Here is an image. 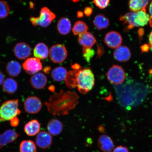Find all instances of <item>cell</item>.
<instances>
[{
	"label": "cell",
	"instance_id": "cell-1",
	"mask_svg": "<svg viewBox=\"0 0 152 152\" xmlns=\"http://www.w3.org/2000/svg\"><path fill=\"white\" fill-rule=\"evenodd\" d=\"M79 98L75 92H65L61 90L51 96L48 102H45V104L48 111L53 115H66L70 110L75 109L78 104Z\"/></svg>",
	"mask_w": 152,
	"mask_h": 152
},
{
	"label": "cell",
	"instance_id": "cell-19",
	"mask_svg": "<svg viewBox=\"0 0 152 152\" xmlns=\"http://www.w3.org/2000/svg\"><path fill=\"white\" fill-rule=\"evenodd\" d=\"M96 39L92 34L86 32L79 35V42L83 47L91 48L96 42Z\"/></svg>",
	"mask_w": 152,
	"mask_h": 152
},
{
	"label": "cell",
	"instance_id": "cell-42",
	"mask_svg": "<svg viewBox=\"0 0 152 152\" xmlns=\"http://www.w3.org/2000/svg\"><path fill=\"white\" fill-rule=\"evenodd\" d=\"M50 69L51 68L50 67L47 66V67H45L43 71L45 73H47L50 72Z\"/></svg>",
	"mask_w": 152,
	"mask_h": 152
},
{
	"label": "cell",
	"instance_id": "cell-21",
	"mask_svg": "<svg viewBox=\"0 0 152 152\" xmlns=\"http://www.w3.org/2000/svg\"><path fill=\"white\" fill-rule=\"evenodd\" d=\"M57 28L59 33L62 35L69 34L71 29V24L69 19L62 18L58 20L57 24Z\"/></svg>",
	"mask_w": 152,
	"mask_h": 152
},
{
	"label": "cell",
	"instance_id": "cell-13",
	"mask_svg": "<svg viewBox=\"0 0 152 152\" xmlns=\"http://www.w3.org/2000/svg\"><path fill=\"white\" fill-rule=\"evenodd\" d=\"M35 140L38 147L42 149H46L52 145L53 139L49 132L42 131L37 134Z\"/></svg>",
	"mask_w": 152,
	"mask_h": 152
},
{
	"label": "cell",
	"instance_id": "cell-43",
	"mask_svg": "<svg viewBox=\"0 0 152 152\" xmlns=\"http://www.w3.org/2000/svg\"><path fill=\"white\" fill-rule=\"evenodd\" d=\"M98 130L99 132H104V129L103 126H102V125H101V126H99Z\"/></svg>",
	"mask_w": 152,
	"mask_h": 152
},
{
	"label": "cell",
	"instance_id": "cell-12",
	"mask_svg": "<svg viewBox=\"0 0 152 152\" xmlns=\"http://www.w3.org/2000/svg\"><path fill=\"white\" fill-rule=\"evenodd\" d=\"M31 53V47L26 43H18L14 47V54L19 59H26L30 56Z\"/></svg>",
	"mask_w": 152,
	"mask_h": 152
},
{
	"label": "cell",
	"instance_id": "cell-31",
	"mask_svg": "<svg viewBox=\"0 0 152 152\" xmlns=\"http://www.w3.org/2000/svg\"><path fill=\"white\" fill-rule=\"evenodd\" d=\"M83 56L87 62H90L91 58L94 56V51L92 48L83 47Z\"/></svg>",
	"mask_w": 152,
	"mask_h": 152
},
{
	"label": "cell",
	"instance_id": "cell-7",
	"mask_svg": "<svg viewBox=\"0 0 152 152\" xmlns=\"http://www.w3.org/2000/svg\"><path fill=\"white\" fill-rule=\"evenodd\" d=\"M67 51L64 45L57 44L53 45L49 50L50 60L55 63H61L67 58Z\"/></svg>",
	"mask_w": 152,
	"mask_h": 152
},
{
	"label": "cell",
	"instance_id": "cell-32",
	"mask_svg": "<svg viewBox=\"0 0 152 152\" xmlns=\"http://www.w3.org/2000/svg\"><path fill=\"white\" fill-rule=\"evenodd\" d=\"M110 0H94L95 5L100 9L106 8L109 5Z\"/></svg>",
	"mask_w": 152,
	"mask_h": 152
},
{
	"label": "cell",
	"instance_id": "cell-18",
	"mask_svg": "<svg viewBox=\"0 0 152 152\" xmlns=\"http://www.w3.org/2000/svg\"><path fill=\"white\" fill-rule=\"evenodd\" d=\"M41 125L37 120L33 119L26 123L24 127L25 132L28 136H33L40 132Z\"/></svg>",
	"mask_w": 152,
	"mask_h": 152
},
{
	"label": "cell",
	"instance_id": "cell-38",
	"mask_svg": "<svg viewBox=\"0 0 152 152\" xmlns=\"http://www.w3.org/2000/svg\"><path fill=\"white\" fill-rule=\"evenodd\" d=\"M4 77L3 73L0 71V85L2 84L4 81Z\"/></svg>",
	"mask_w": 152,
	"mask_h": 152
},
{
	"label": "cell",
	"instance_id": "cell-41",
	"mask_svg": "<svg viewBox=\"0 0 152 152\" xmlns=\"http://www.w3.org/2000/svg\"><path fill=\"white\" fill-rule=\"evenodd\" d=\"M83 14L82 12L81 11H78L77 13V17L78 18H83Z\"/></svg>",
	"mask_w": 152,
	"mask_h": 152
},
{
	"label": "cell",
	"instance_id": "cell-20",
	"mask_svg": "<svg viewBox=\"0 0 152 152\" xmlns=\"http://www.w3.org/2000/svg\"><path fill=\"white\" fill-rule=\"evenodd\" d=\"M33 54L35 58L40 60L46 59L48 57L49 54L48 47L45 43H38L34 48Z\"/></svg>",
	"mask_w": 152,
	"mask_h": 152
},
{
	"label": "cell",
	"instance_id": "cell-24",
	"mask_svg": "<svg viewBox=\"0 0 152 152\" xmlns=\"http://www.w3.org/2000/svg\"><path fill=\"white\" fill-rule=\"evenodd\" d=\"M80 70L73 69L68 72L65 81L68 88L72 89L77 87V76Z\"/></svg>",
	"mask_w": 152,
	"mask_h": 152
},
{
	"label": "cell",
	"instance_id": "cell-23",
	"mask_svg": "<svg viewBox=\"0 0 152 152\" xmlns=\"http://www.w3.org/2000/svg\"><path fill=\"white\" fill-rule=\"evenodd\" d=\"M2 84L3 90L7 94H14L18 90V83L11 78H7L6 79Z\"/></svg>",
	"mask_w": 152,
	"mask_h": 152
},
{
	"label": "cell",
	"instance_id": "cell-4",
	"mask_svg": "<svg viewBox=\"0 0 152 152\" xmlns=\"http://www.w3.org/2000/svg\"><path fill=\"white\" fill-rule=\"evenodd\" d=\"M19 100H11L7 101L0 107V121H10L21 113L18 109Z\"/></svg>",
	"mask_w": 152,
	"mask_h": 152
},
{
	"label": "cell",
	"instance_id": "cell-34",
	"mask_svg": "<svg viewBox=\"0 0 152 152\" xmlns=\"http://www.w3.org/2000/svg\"><path fill=\"white\" fill-rule=\"evenodd\" d=\"M10 121V124L12 127L18 126L19 124V120L17 117L14 118Z\"/></svg>",
	"mask_w": 152,
	"mask_h": 152
},
{
	"label": "cell",
	"instance_id": "cell-40",
	"mask_svg": "<svg viewBox=\"0 0 152 152\" xmlns=\"http://www.w3.org/2000/svg\"><path fill=\"white\" fill-rule=\"evenodd\" d=\"M149 12L150 14V18H151L152 23V1L150 4L149 7Z\"/></svg>",
	"mask_w": 152,
	"mask_h": 152
},
{
	"label": "cell",
	"instance_id": "cell-45",
	"mask_svg": "<svg viewBox=\"0 0 152 152\" xmlns=\"http://www.w3.org/2000/svg\"><path fill=\"white\" fill-rule=\"evenodd\" d=\"M71 1H72L74 2H78L79 1H80V0H71Z\"/></svg>",
	"mask_w": 152,
	"mask_h": 152
},
{
	"label": "cell",
	"instance_id": "cell-11",
	"mask_svg": "<svg viewBox=\"0 0 152 152\" xmlns=\"http://www.w3.org/2000/svg\"><path fill=\"white\" fill-rule=\"evenodd\" d=\"M97 145L101 151L103 152H112L115 146L112 138L105 134H102L99 137Z\"/></svg>",
	"mask_w": 152,
	"mask_h": 152
},
{
	"label": "cell",
	"instance_id": "cell-28",
	"mask_svg": "<svg viewBox=\"0 0 152 152\" xmlns=\"http://www.w3.org/2000/svg\"><path fill=\"white\" fill-rule=\"evenodd\" d=\"M20 152H37V148L34 142L30 140H23L20 142Z\"/></svg>",
	"mask_w": 152,
	"mask_h": 152
},
{
	"label": "cell",
	"instance_id": "cell-33",
	"mask_svg": "<svg viewBox=\"0 0 152 152\" xmlns=\"http://www.w3.org/2000/svg\"><path fill=\"white\" fill-rule=\"evenodd\" d=\"M112 152H129V150L128 147L119 145L114 148Z\"/></svg>",
	"mask_w": 152,
	"mask_h": 152
},
{
	"label": "cell",
	"instance_id": "cell-44",
	"mask_svg": "<svg viewBox=\"0 0 152 152\" xmlns=\"http://www.w3.org/2000/svg\"><path fill=\"white\" fill-rule=\"evenodd\" d=\"M49 90L52 91V92H54L55 90V87L54 86H50L49 87Z\"/></svg>",
	"mask_w": 152,
	"mask_h": 152
},
{
	"label": "cell",
	"instance_id": "cell-27",
	"mask_svg": "<svg viewBox=\"0 0 152 152\" xmlns=\"http://www.w3.org/2000/svg\"><path fill=\"white\" fill-rule=\"evenodd\" d=\"M94 24L98 30L107 28L109 26L110 21L106 17L102 14H99L95 17Z\"/></svg>",
	"mask_w": 152,
	"mask_h": 152
},
{
	"label": "cell",
	"instance_id": "cell-37",
	"mask_svg": "<svg viewBox=\"0 0 152 152\" xmlns=\"http://www.w3.org/2000/svg\"><path fill=\"white\" fill-rule=\"evenodd\" d=\"M150 48L149 45H144L141 47L142 50L143 52H147Z\"/></svg>",
	"mask_w": 152,
	"mask_h": 152
},
{
	"label": "cell",
	"instance_id": "cell-9",
	"mask_svg": "<svg viewBox=\"0 0 152 152\" xmlns=\"http://www.w3.org/2000/svg\"><path fill=\"white\" fill-rule=\"evenodd\" d=\"M25 71L30 75H34L42 69L40 60L36 58H30L26 60L23 64Z\"/></svg>",
	"mask_w": 152,
	"mask_h": 152
},
{
	"label": "cell",
	"instance_id": "cell-25",
	"mask_svg": "<svg viewBox=\"0 0 152 152\" xmlns=\"http://www.w3.org/2000/svg\"><path fill=\"white\" fill-rule=\"evenodd\" d=\"M68 72L65 68L60 66L56 67L51 72L52 78L57 82H61L65 80Z\"/></svg>",
	"mask_w": 152,
	"mask_h": 152
},
{
	"label": "cell",
	"instance_id": "cell-22",
	"mask_svg": "<svg viewBox=\"0 0 152 152\" xmlns=\"http://www.w3.org/2000/svg\"><path fill=\"white\" fill-rule=\"evenodd\" d=\"M22 70V67L19 63L13 60L9 62L6 66L7 74L11 77H16L20 75Z\"/></svg>",
	"mask_w": 152,
	"mask_h": 152
},
{
	"label": "cell",
	"instance_id": "cell-36",
	"mask_svg": "<svg viewBox=\"0 0 152 152\" xmlns=\"http://www.w3.org/2000/svg\"><path fill=\"white\" fill-rule=\"evenodd\" d=\"M72 67L74 70H80L83 68L79 64H75L72 65Z\"/></svg>",
	"mask_w": 152,
	"mask_h": 152
},
{
	"label": "cell",
	"instance_id": "cell-6",
	"mask_svg": "<svg viewBox=\"0 0 152 152\" xmlns=\"http://www.w3.org/2000/svg\"><path fill=\"white\" fill-rule=\"evenodd\" d=\"M107 78L113 85H120L125 80L126 73L121 66L114 65L110 68L106 74Z\"/></svg>",
	"mask_w": 152,
	"mask_h": 152
},
{
	"label": "cell",
	"instance_id": "cell-14",
	"mask_svg": "<svg viewBox=\"0 0 152 152\" xmlns=\"http://www.w3.org/2000/svg\"><path fill=\"white\" fill-rule=\"evenodd\" d=\"M132 53L129 48L123 45L116 48L113 53V56L116 60L120 62H126L130 60Z\"/></svg>",
	"mask_w": 152,
	"mask_h": 152
},
{
	"label": "cell",
	"instance_id": "cell-16",
	"mask_svg": "<svg viewBox=\"0 0 152 152\" xmlns=\"http://www.w3.org/2000/svg\"><path fill=\"white\" fill-rule=\"evenodd\" d=\"M30 82L34 88L39 90L43 89L46 86L47 79L44 74L38 72L32 76Z\"/></svg>",
	"mask_w": 152,
	"mask_h": 152
},
{
	"label": "cell",
	"instance_id": "cell-15",
	"mask_svg": "<svg viewBox=\"0 0 152 152\" xmlns=\"http://www.w3.org/2000/svg\"><path fill=\"white\" fill-rule=\"evenodd\" d=\"M20 136L16 131L11 129L0 134V149L7 144L15 141Z\"/></svg>",
	"mask_w": 152,
	"mask_h": 152
},
{
	"label": "cell",
	"instance_id": "cell-3",
	"mask_svg": "<svg viewBox=\"0 0 152 152\" xmlns=\"http://www.w3.org/2000/svg\"><path fill=\"white\" fill-rule=\"evenodd\" d=\"M95 78L94 73L90 68L80 70L78 73L77 87L79 92L85 94L94 87Z\"/></svg>",
	"mask_w": 152,
	"mask_h": 152
},
{
	"label": "cell",
	"instance_id": "cell-8",
	"mask_svg": "<svg viewBox=\"0 0 152 152\" xmlns=\"http://www.w3.org/2000/svg\"><path fill=\"white\" fill-rule=\"evenodd\" d=\"M42 107L41 100L36 96L28 97L26 99L24 103V109L28 113H37L41 111Z\"/></svg>",
	"mask_w": 152,
	"mask_h": 152
},
{
	"label": "cell",
	"instance_id": "cell-39",
	"mask_svg": "<svg viewBox=\"0 0 152 152\" xmlns=\"http://www.w3.org/2000/svg\"><path fill=\"white\" fill-rule=\"evenodd\" d=\"M149 46L152 50V31L150 33L149 38Z\"/></svg>",
	"mask_w": 152,
	"mask_h": 152
},
{
	"label": "cell",
	"instance_id": "cell-35",
	"mask_svg": "<svg viewBox=\"0 0 152 152\" xmlns=\"http://www.w3.org/2000/svg\"><path fill=\"white\" fill-rule=\"evenodd\" d=\"M93 12V10L90 7H87L84 9V13L87 16H90Z\"/></svg>",
	"mask_w": 152,
	"mask_h": 152
},
{
	"label": "cell",
	"instance_id": "cell-30",
	"mask_svg": "<svg viewBox=\"0 0 152 152\" xmlns=\"http://www.w3.org/2000/svg\"><path fill=\"white\" fill-rule=\"evenodd\" d=\"M10 12V8L6 2L0 1V19L7 18Z\"/></svg>",
	"mask_w": 152,
	"mask_h": 152
},
{
	"label": "cell",
	"instance_id": "cell-2",
	"mask_svg": "<svg viewBox=\"0 0 152 152\" xmlns=\"http://www.w3.org/2000/svg\"><path fill=\"white\" fill-rule=\"evenodd\" d=\"M120 20L126 26L127 29H130L135 26H142L148 23L152 25L151 18L145 9L137 11H131L121 16Z\"/></svg>",
	"mask_w": 152,
	"mask_h": 152
},
{
	"label": "cell",
	"instance_id": "cell-10",
	"mask_svg": "<svg viewBox=\"0 0 152 152\" xmlns=\"http://www.w3.org/2000/svg\"><path fill=\"white\" fill-rule=\"evenodd\" d=\"M122 42V37L120 34L115 31L109 32L104 39V42L106 45L112 49H116L120 46Z\"/></svg>",
	"mask_w": 152,
	"mask_h": 152
},
{
	"label": "cell",
	"instance_id": "cell-17",
	"mask_svg": "<svg viewBox=\"0 0 152 152\" xmlns=\"http://www.w3.org/2000/svg\"><path fill=\"white\" fill-rule=\"evenodd\" d=\"M63 124L58 119H51L48 124L47 128L48 132L51 135H58L62 132L63 129Z\"/></svg>",
	"mask_w": 152,
	"mask_h": 152
},
{
	"label": "cell",
	"instance_id": "cell-5",
	"mask_svg": "<svg viewBox=\"0 0 152 152\" xmlns=\"http://www.w3.org/2000/svg\"><path fill=\"white\" fill-rule=\"evenodd\" d=\"M56 18L54 13L47 7H44L41 9L39 17H31L30 20L34 26L45 28L48 26Z\"/></svg>",
	"mask_w": 152,
	"mask_h": 152
},
{
	"label": "cell",
	"instance_id": "cell-29",
	"mask_svg": "<svg viewBox=\"0 0 152 152\" xmlns=\"http://www.w3.org/2000/svg\"><path fill=\"white\" fill-rule=\"evenodd\" d=\"M88 27L84 22L78 21L74 25L72 31L74 35H80L87 32Z\"/></svg>",
	"mask_w": 152,
	"mask_h": 152
},
{
	"label": "cell",
	"instance_id": "cell-26",
	"mask_svg": "<svg viewBox=\"0 0 152 152\" xmlns=\"http://www.w3.org/2000/svg\"><path fill=\"white\" fill-rule=\"evenodd\" d=\"M151 0H130L129 5L132 11H137L145 9Z\"/></svg>",
	"mask_w": 152,
	"mask_h": 152
}]
</instances>
